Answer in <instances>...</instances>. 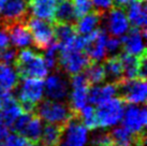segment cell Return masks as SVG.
<instances>
[{"mask_svg": "<svg viewBox=\"0 0 147 146\" xmlns=\"http://www.w3.org/2000/svg\"><path fill=\"white\" fill-rule=\"evenodd\" d=\"M14 65L18 77L22 78L42 80L47 75L49 70L43 56L29 49H22L20 53L16 54Z\"/></svg>", "mask_w": 147, "mask_h": 146, "instance_id": "cell-1", "label": "cell"}, {"mask_svg": "<svg viewBox=\"0 0 147 146\" xmlns=\"http://www.w3.org/2000/svg\"><path fill=\"white\" fill-rule=\"evenodd\" d=\"M123 126L133 133L136 138L138 145H144L146 143V128L147 111L144 105L129 104L125 107L123 115Z\"/></svg>", "mask_w": 147, "mask_h": 146, "instance_id": "cell-2", "label": "cell"}, {"mask_svg": "<svg viewBox=\"0 0 147 146\" xmlns=\"http://www.w3.org/2000/svg\"><path fill=\"white\" fill-rule=\"evenodd\" d=\"M36 111L40 119H43L47 124L58 126H65L70 118L76 114L65 102L51 99L41 102L37 105Z\"/></svg>", "mask_w": 147, "mask_h": 146, "instance_id": "cell-3", "label": "cell"}, {"mask_svg": "<svg viewBox=\"0 0 147 146\" xmlns=\"http://www.w3.org/2000/svg\"><path fill=\"white\" fill-rule=\"evenodd\" d=\"M44 96V82L40 78H23L18 90V102L25 113H33Z\"/></svg>", "mask_w": 147, "mask_h": 146, "instance_id": "cell-4", "label": "cell"}, {"mask_svg": "<svg viewBox=\"0 0 147 146\" xmlns=\"http://www.w3.org/2000/svg\"><path fill=\"white\" fill-rule=\"evenodd\" d=\"M125 104L120 98H112L99 104L96 110L98 128L107 129L117 126L121 122Z\"/></svg>", "mask_w": 147, "mask_h": 146, "instance_id": "cell-5", "label": "cell"}, {"mask_svg": "<svg viewBox=\"0 0 147 146\" xmlns=\"http://www.w3.org/2000/svg\"><path fill=\"white\" fill-rule=\"evenodd\" d=\"M88 140V129L74 114L62 128L61 139L57 146H87Z\"/></svg>", "mask_w": 147, "mask_h": 146, "instance_id": "cell-6", "label": "cell"}, {"mask_svg": "<svg viewBox=\"0 0 147 146\" xmlns=\"http://www.w3.org/2000/svg\"><path fill=\"white\" fill-rule=\"evenodd\" d=\"M120 99L134 105H144L147 98V85L143 78L123 80L117 84Z\"/></svg>", "mask_w": 147, "mask_h": 146, "instance_id": "cell-7", "label": "cell"}, {"mask_svg": "<svg viewBox=\"0 0 147 146\" xmlns=\"http://www.w3.org/2000/svg\"><path fill=\"white\" fill-rule=\"evenodd\" d=\"M25 23L31 33L33 44L40 51H45L55 41L54 26L51 22L31 17Z\"/></svg>", "mask_w": 147, "mask_h": 146, "instance_id": "cell-8", "label": "cell"}, {"mask_svg": "<svg viewBox=\"0 0 147 146\" xmlns=\"http://www.w3.org/2000/svg\"><path fill=\"white\" fill-rule=\"evenodd\" d=\"M13 130L28 141L32 143H39L41 139L43 124L39 116L33 113H23L16 119L12 126Z\"/></svg>", "mask_w": 147, "mask_h": 146, "instance_id": "cell-9", "label": "cell"}, {"mask_svg": "<svg viewBox=\"0 0 147 146\" xmlns=\"http://www.w3.org/2000/svg\"><path fill=\"white\" fill-rule=\"evenodd\" d=\"M90 64V59L82 51L65 49L59 52L58 65L63 72L70 75L82 73Z\"/></svg>", "mask_w": 147, "mask_h": 146, "instance_id": "cell-10", "label": "cell"}, {"mask_svg": "<svg viewBox=\"0 0 147 146\" xmlns=\"http://www.w3.org/2000/svg\"><path fill=\"white\" fill-rule=\"evenodd\" d=\"M106 40L107 34L104 29H96L88 36H85L83 51H85V54L91 61L100 62L106 57Z\"/></svg>", "mask_w": 147, "mask_h": 146, "instance_id": "cell-11", "label": "cell"}, {"mask_svg": "<svg viewBox=\"0 0 147 146\" xmlns=\"http://www.w3.org/2000/svg\"><path fill=\"white\" fill-rule=\"evenodd\" d=\"M71 93H70V107L74 113H78L88 102L89 83L86 80L84 74L78 73L72 75L71 81Z\"/></svg>", "mask_w": 147, "mask_h": 146, "instance_id": "cell-12", "label": "cell"}, {"mask_svg": "<svg viewBox=\"0 0 147 146\" xmlns=\"http://www.w3.org/2000/svg\"><path fill=\"white\" fill-rule=\"evenodd\" d=\"M145 29L133 28L123 36L121 40V47L126 54L135 57H141L146 54L145 51Z\"/></svg>", "mask_w": 147, "mask_h": 146, "instance_id": "cell-13", "label": "cell"}, {"mask_svg": "<svg viewBox=\"0 0 147 146\" xmlns=\"http://www.w3.org/2000/svg\"><path fill=\"white\" fill-rule=\"evenodd\" d=\"M3 29L9 36V41L15 47H27L32 43L31 33L25 22H12L3 24Z\"/></svg>", "mask_w": 147, "mask_h": 146, "instance_id": "cell-14", "label": "cell"}, {"mask_svg": "<svg viewBox=\"0 0 147 146\" xmlns=\"http://www.w3.org/2000/svg\"><path fill=\"white\" fill-rule=\"evenodd\" d=\"M70 93L69 81L60 74L49 75L44 83V93L51 100L61 101Z\"/></svg>", "mask_w": 147, "mask_h": 146, "instance_id": "cell-15", "label": "cell"}, {"mask_svg": "<svg viewBox=\"0 0 147 146\" xmlns=\"http://www.w3.org/2000/svg\"><path fill=\"white\" fill-rule=\"evenodd\" d=\"M24 113L20 102L13 96L11 91H3L2 95V106L0 110V119L5 126L12 128L14 122Z\"/></svg>", "mask_w": 147, "mask_h": 146, "instance_id": "cell-16", "label": "cell"}, {"mask_svg": "<svg viewBox=\"0 0 147 146\" xmlns=\"http://www.w3.org/2000/svg\"><path fill=\"white\" fill-rule=\"evenodd\" d=\"M105 26L107 31L113 36H125L130 28L126 12L121 8H115L110 10L105 18Z\"/></svg>", "mask_w": 147, "mask_h": 146, "instance_id": "cell-17", "label": "cell"}, {"mask_svg": "<svg viewBox=\"0 0 147 146\" xmlns=\"http://www.w3.org/2000/svg\"><path fill=\"white\" fill-rule=\"evenodd\" d=\"M1 11L2 24L12 22H26V15L28 12L27 0H8Z\"/></svg>", "mask_w": 147, "mask_h": 146, "instance_id": "cell-18", "label": "cell"}, {"mask_svg": "<svg viewBox=\"0 0 147 146\" xmlns=\"http://www.w3.org/2000/svg\"><path fill=\"white\" fill-rule=\"evenodd\" d=\"M57 0H29L28 8L36 18L52 22Z\"/></svg>", "mask_w": 147, "mask_h": 146, "instance_id": "cell-19", "label": "cell"}, {"mask_svg": "<svg viewBox=\"0 0 147 146\" xmlns=\"http://www.w3.org/2000/svg\"><path fill=\"white\" fill-rule=\"evenodd\" d=\"M128 20L134 28L145 29L147 24V13L145 1L134 0L127 8Z\"/></svg>", "mask_w": 147, "mask_h": 146, "instance_id": "cell-20", "label": "cell"}, {"mask_svg": "<svg viewBox=\"0 0 147 146\" xmlns=\"http://www.w3.org/2000/svg\"><path fill=\"white\" fill-rule=\"evenodd\" d=\"M118 93L117 84L106 83L104 85H96L89 88L88 91V101L92 104L99 105L103 102L114 98Z\"/></svg>", "mask_w": 147, "mask_h": 146, "instance_id": "cell-21", "label": "cell"}, {"mask_svg": "<svg viewBox=\"0 0 147 146\" xmlns=\"http://www.w3.org/2000/svg\"><path fill=\"white\" fill-rule=\"evenodd\" d=\"M54 33L60 51L73 49L74 41L78 36L74 30V26L71 24H57L56 27H54Z\"/></svg>", "mask_w": 147, "mask_h": 146, "instance_id": "cell-22", "label": "cell"}, {"mask_svg": "<svg viewBox=\"0 0 147 146\" xmlns=\"http://www.w3.org/2000/svg\"><path fill=\"white\" fill-rule=\"evenodd\" d=\"M102 15L103 14L97 12V11L96 12L91 11L88 14L78 18V23L74 26L75 32L80 34V36H88L89 33H91L98 28V26L100 25V22H101Z\"/></svg>", "mask_w": 147, "mask_h": 146, "instance_id": "cell-23", "label": "cell"}, {"mask_svg": "<svg viewBox=\"0 0 147 146\" xmlns=\"http://www.w3.org/2000/svg\"><path fill=\"white\" fill-rule=\"evenodd\" d=\"M54 20L57 24H71L76 20L71 0H57Z\"/></svg>", "mask_w": 147, "mask_h": 146, "instance_id": "cell-24", "label": "cell"}, {"mask_svg": "<svg viewBox=\"0 0 147 146\" xmlns=\"http://www.w3.org/2000/svg\"><path fill=\"white\" fill-rule=\"evenodd\" d=\"M123 69V80L141 78V57H135L129 54L119 55Z\"/></svg>", "mask_w": 147, "mask_h": 146, "instance_id": "cell-25", "label": "cell"}, {"mask_svg": "<svg viewBox=\"0 0 147 146\" xmlns=\"http://www.w3.org/2000/svg\"><path fill=\"white\" fill-rule=\"evenodd\" d=\"M18 84V74L11 65L0 62V89L11 91Z\"/></svg>", "mask_w": 147, "mask_h": 146, "instance_id": "cell-26", "label": "cell"}, {"mask_svg": "<svg viewBox=\"0 0 147 146\" xmlns=\"http://www.w3.org/2000/svg\"><path fill=\"white\" fill-rule=\"evenodd\" d=\"M103 67L105 70L106 78L110 83L118 84L123 80V69L119 55L107 58Z\"/></svg>", "mask_w": 147, "mask_h": 146, "instance_id": "cell-27", "label": "cell"}, {"mask_svg": "<svg viewBox=\"0 0 147 146\" xmlns=\"http://www.w3.org/2000/svg\"><path fill=\"white\" fill-rule=\"evenodd\" d=\"M110 133L114 146H132L136 144V138L123 126L115 127Z\"/></svg>", "mask_w": 147, "mask_h": 146, "instance_id": "cell-28", "label": "cell"}, {"mask_svg": "<svg viewBox=\"0 0 147 146\" xmlns=\"http://www.w3.org/2000/svg\"><path fill=\"white\" fill-rule=\"evenodd\" d=\"M62 128L63 126H58V125H51L43 127L41 134L42 144L45 146H57L60 142L62 134Z\"/></svg>", "mask_w": 147, "mask_h": 146, "instance_id": "cell-29", "label": "cell"}, {"mask_svg": "<svg viewBox=\"0 0 147 146\" xmlns=\"http://www.w3.org/2000/svg\"><path fill=\"white\" fill-rule=\"evenodd\" d=\"M85 77L88 81L89 84L92 85H98L100 83L106 80L105 70L103 65L99 64V62H92L89 64L88 67L85 69Z\"/></svg>", "mask_w": 147, "mask_h": 146, "instance_id": "cell-30", "label": "cell"}, {"mask_svg": "<svg viewBox=\"0 0 147 146\" xmlns=\"http://www.w3.org/2000/svg\"><path fill=\"white\" fill-rule=\"evenodd\" d=\"M78 115L80 120L88 130H94L98 128V122L96 116V110L90 105H85Z\"/></svg>", "mask_w": 147, "mask_h": 146, "instance_id": "cell-31", "label": "cell"}, {"mask_svg": "<svg viewBox=\"0 0 147 146\" xmlns=\"http://www.w3.org/2000/svg\"><path fill=\"white\" fill-rule=\"evenodd\" d=\"M44 52L45 54L43 58L46 62L47 68L49 69H55L58 65V56H59V52H60V49H59V45L57 44V42L54 41Z\"/></svg>", "mask_w": 147, "mask_h": 146, "instance_id": "cell-32", "label": "cell"}, {"mask_svg": "<svg viewBox=\"0 0 147 146\" xmlns=\"http://www.w3.org/2000/svg\"><path fill=\"white\" fill-rule=\"evenodd\" d=\"M5 146H45L44 144L32 143L20 134H9L5 139Z\"/></svg>", "mask_w": 147, "mask_h": 146, "instance_id": "cell-33", "label": "cell"}, {"mask_svg": "<svg viewBox=\"0 0 147 146\" xmlns=\"http://www.w3.org/2000/svg\"><path fill=\"white\" fill-rule=\"evenodd\" d=\"M16 51L12 47H5L0 51V62H3L7 65H12L16 58Z\"/></svg>", "mask_w": 147, "mask_h": 146, "instance_id": "cell-34", "label": "cell"}, {"mask_svg": "<svg viewBox=\"0 0 147 146\" xmlns=\"http://www.w3.org/2000/svg\"><path fill=\"white\" fill-rule=\"evenodd\" d=\"M92 145L94 146H114V143L110 137V133L101 132L96 134L92 139Z\"/></svg>", "mask_w": 147, "mask_h": 146, "instance_id": "cell-35", "label": "cell"}, {"mask_svg": "<svg viewBox=\"0 0 147 146\" xmlns=\"http://www.w3.org/2000/svg\"><path fill=\"white\" fill-rule=\"evenodd\" d=\"M121 49V40H119L118 36L107 38L106 40V52L110 54L117 53Z\"/></svg>", "mask_w": 147, "mask_h": 146, "instance_id": "cell-36", "label": "cell"}, {"mask_svg": "<svg viewBox=\"0 0 147 146\" xmlns=\"http://www.w3.org/2000/svg\"><path fill=\"white\" fill-rule=\"evenodd\" d=\"M91 2L97 10V12L101 13V14L111 10L112 5H113L112 0H91Z\"/></svg>", "mask_w": 147, "mask_h": 146, "instance_id": "cell-37", "label": "cell"}, {"mask_svg": "<svg viewBox=\"0 0 147 146\" xmlns=\"http://www.w3.org/2000/svg\"><path fill=\"white\" fill-rule=\"evenodd\" d=\"M9 43H10V41H9V36L5 32V30L4 29L0 30V51L8 47Z\"/></svg>", "mask_w": 147, "mask_h": 146, "instance_id": "cell-38", "label": "cell"}, {"mask_svg": "<svg viewBox=\"0 0 147 146\" xmlns=\"http://www.w3.org/2000/svg\"><path fill=\"white\" fill-rule=\"evenodd\" d=\"M9 135V127L5 126L2 120L0 119V142L8 138Z\"/></svg>", "mask_w": 147, "mask_h": 146, "instance_id": "cell-39", "label": "cell"}, {"mask_svg": "<svg viewBox=\"0 0 147 146\" xmlns=\"http://www.w3.org/2000/svg\"><path fill=\"white\" fill-rule=\"evenodd\" d=\"M134 0H112L113 4H115L117 8H125V7H128L131 2H133Z\"/></svg>", "mask_w": 147, "mask_h": 146, "instance_id": "cell-40", "label": "cell"}, {"mask_svg": "<svg viewBox=\"0 0 147 146\" xmlns=\"http://www.w3.org/2000/svg\"><path fill=\"white\" fill-rule=\"evenodd\" d=\"M2 95H3V91L0 89V110H1V106H2Z\"/></svg>", "mask_w": 147, "mask_h": 146, "instance_id": "cell-41", "label": "cell"}, {"mask_svg": "<svg viewBox=\"0 0 147 146\" xmlns=\"http://www.w3.org/2000/svg\"><path fill=\"white\" fill-rule=\"evenodd\" d=\"M8 0H0V10L3 8V5L5 4V2H7Z\"/></svg>", "mask_w": 147, "mask_h": 146, "instance_id": "cell-42", "label": "cell"}, {"mask_svg": "<svg viewBox=\"0 0 147 146\" xmlns=\"http://www.w3.org/2000/svg\"><path fill=\"white\" fill-rule=\"evenodd\" d=\"M132 146H144V145H138V144H135V145H132Z\"/></svg>", "mask_w": 147, "mask_h": 146, "instance_id": "cell-43", "label": "cell"}, {"mask_svg": "<svg viewBox=\"0 0 147 146\" xmlns=\"http://www.w3.org/2000/svg\"><path fill=\"white\" fill-rule=\"evenodd\" d=\"M0 146H5V145H3V144H1V143H0Z\"/></svg>", "mask_w": 147, "mask_h": 146, "instance_id": "cell-44", "label": "cell"}, {"mask_svg": "<svg viewBox=\"0 0 147 146\" xmlns=\"http://www.w3.org/2000/svg\"><path fill=\"white\" fill-rule=\"evenodd\" d=\"M141 1H145V0H141Z\"/></svg>", "mask_w": 147, "mask_h": 146, "instance_id": "cell-45", "label": "cell"}]
</instances>
